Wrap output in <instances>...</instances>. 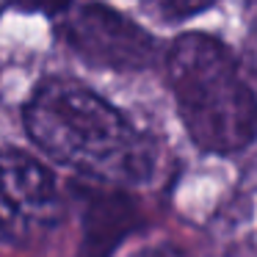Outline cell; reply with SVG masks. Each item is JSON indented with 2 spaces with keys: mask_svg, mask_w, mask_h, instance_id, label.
I'll return each instance as SVG.
<instances>
[{
  "mask_svg": "<svg viewBox=\"0 0 257 257\" xmlns=\"http://www.w3.org/2000/svg\"><path fill=\"white\" fill-rule=\"evenodd\" d=\"M58 36L83 64L108 72L136 75L161 58V45L150 31L100 0L69 12L58 25Z\"/></svg>",
  "mask_w": 257,
  "mask_h": 257,
  "instance_id": "3957f363",
  "label": "cell"
},
{
  "mask_svg": "<svg viewBox=\"0 0 257 257\" xmlns=\"http://www.w3.org/2000/svg\"><path fill=\"white\" fill-rule=\"evenodd\" d=\"M130 257H191V254L174 243H158V246H147V249L136 251Z\"/></svg>",
  "mask_w": 257,
  "mask_h": 257,
  "instance_id": "ba28073f",
  "label": "cell"
},
{
  "mask_svg": "<svg viewBox=\"0 0 257 257\" xmlns=\"http://www.w3.org/2000/svg\"><path fill=\"white\" fill-rule=\"evenodd\" d=\"M139 3L147 6V12H152L155 17L166 20V23H183V20L205 14L218 0H139Z\"/></svg>",
  "mask_w": 257,
  "mask_h": 257,
  "instance_id": "8992f818",
  "label": "cell"
},
{
  "mask_svg": "<svg viewBox=\"0 0 257 257\" xmlns=\"http://www.w3.org/2000/svg\"><path fill=\"white\" fill-rule=\"evenodd\" d=\"M243 64L249 69V75L257 80V31L246 39V47H243Z\"/></svg>",
  "mask_w": 257,
  "mask_h": 257,
  "instance_id": "9c48e42d",
  "label": "cell"
},
{
  "mask_svg": "<svg viewBox=\"0 0 257 257\" xmlns=\"http://www.w3.org/2000/svg\"><path fill=\"white\" fill-rule=\"evenodd\" d=\"M166 78L180 122L207 155H238L257 141V94L235 53L207 34L166 47Z\"/></svg>",
  "mask_w": 257,
  "mask_h": 257,
  "instance_id": "7a4b0ae2",
  "label": "cell"
},
{
  "mask_svg": "<svg viewBox=\"0 0 257 257\" xmlns=\"http://www.w3.org/2000/svg\"><path fill=\"white\" fill-rule=\"evenodd\" d=\"M61 221L64 196L50 169L28 152L0 150V240L28 249Z\"/></svg>",
  "mask_w": 257,
  "mask_h": 257,
  "instance_id": "277c9868",
  "label": "cell"
},
{
  "mask_svg": "<svg viewBox=\"0 0 257 257\" xmlns=\"http://www.w3.org/2000/svg\"><path fill=\"white\" fill-rule=\"evenodd\" d=\"M23 124L47 158L100 185L130 188L155 177L152 139L75 78L50 75L39 80L23 108Z\"/></svg>",
  "mask_w": 257,
  "mask_h": 257,
  "instance_id": "6da1fadb",
  "label": "cell"
},
{
  "mask_svg": "<svg viewBox=\"0 0 257 257\" xmlns=\"http://www.w3.org/2000/svg\"><path fill=\"white\" fill-rule=\"evenodd\" d=\"M12 9L17 12H28V14H47V17H56L64 14L75 0H6Z\"/></svg>",
  "mask_w": 257,
  "mask_h": 257,
  "instance_id": "52a82bcc",
  "label": "cell"
},
{
  "mask_svg": "<svg viewBox=\"0 0 257 257\" xmlns=\"http://www.w3.org/2000/svg\"><path fill=\"white\" fill-rule=\"evenodd\" d=\"M83 194V243L80 257H111L124 235L141 227V213L130 196L113 185L80 188Z\"/></svg>",
  "mask_w": 257,
  "mask_h": 257,
  "instance_id": "5b68a950",
  "label": "cell"
}]
</instances>
